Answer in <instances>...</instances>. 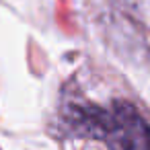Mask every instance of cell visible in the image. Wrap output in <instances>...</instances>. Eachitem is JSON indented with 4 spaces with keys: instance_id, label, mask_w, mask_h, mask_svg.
Returning <instances> with one entry per match:
<instances>
[{
    "instance_id": "1",
    "label": "cell",
    "mask_w": 150,
    "mask_h": 150,
    "mask_svg": "<svg viewBox=\"0 0 150 150\" xmlns=\"http://www.w3.org/2000/svg\"><path fill=\"white\" fill-rule=\"evenodd\" d=\"M117 125L109 148L113 150H150V123L138 113V109L125 101H115L113 105Z\"/></svg>"
}]
</instances>
